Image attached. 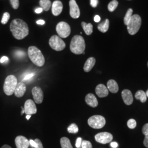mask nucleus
<instances>
[{
    "label": "nucleus",
    "instance_id": "obj_1",
    "mask_svg": "<svg viewBox=\"0 0 148 148\" xmlns=\"http://www.w3.org/2000/svg\"><path fill=\"white\" fill-rule=\"evenodd\" d=\"M10 30L14 37L19 40L27 37L29 33L27 24L21 19H16L12 21Z\"/></svg>",
    "mask_w": 148,
    "mask_h": 148
},
{
    "label": "nucleus",
    "instance_id": "obj_2",
    "mask_svg": "<svg viewBox=\"0 0 148 148\" xmlns=\"http://www.w3.org/2000/svg\"><path fill=\"white\" fill-rule=\"evenodd\" d=\"M28 56L32 62L37 66L44 65L45 59L42 52L35 46H30L28 48Z\"/></svg>",
    "mask_w": 148,
    "mask_h": 148
},
{
    "label": "nucleus",
    "instance_id": "obj_3",
    "mask_svg": "<svg viewBox=\"0 0 148 148\" xmlns=\"http://www.w3.org/2000/svg\"><path fill=\"white\" fill-rule=\"evenodd\" d=\"M86 44L84 38L80 35H75L73 37L70 45V49L72 53L75 54H81L85 52Z\"/></svg>",
    "mask_w": 148,
    "mask_h": 148
},
{
    "label": "nucleus",
    "instance_id": "obj_4",
    "mask_svg": "<svg viewBox=\"0 0 148 148\" xmlns=\"http://www.w3.org/2000/svg\"><path fill=\"white\" fill-rule=\"evenodd\" d=\"M18 80L14 75H11L5 78L3 85V91L7 95H12L16 90Z\"/></svg>",
    "mask_w": 148,
    "mask_h": 148
},
{
    "label": "nucleus",
    "instance_id": "obj_5",
    "mask_svg": "<svg viewBox=\"0 0 148 148\" xmlns=\"http://www.w3.org/2000/svg\"><path fill=\"white\" fill-rule=\"evenodd\" d=\"M142 24V19L140 16L138 14H134L132 16L131 20L128 23L127 26L128 33L134 35L139 31Z\"/></svg>",
    "mask_w": 148,
    "mask_h": 148
},
{
    "label": "nucleus",
    "instance_id": "obj_6",
    "mask_svg": "<svg viewBox=\"0 0 148 148\" xmlns=\"http://www.w3.org/2000/svg\"><path fill=\"white\" fill-rule=\"evenodd\" d=\"M106 119L101 115H94L88 120V124L90 127L95 129H100L106 125Z\"/></svg>",
    "mask_w": 148,
    "mask_h": 148
},
{
    "label": "nucleus",
    "instance_id": "obj_7",
    "mask_svg": "<svg viewBox=\"0 0 148 148\" xmlns=\"http://www.w3.org/2000/svg\"><path fill=\"white\" fill-rule=\"evenodd\" d=\"M49 45L51 47L56 51H63L66 46L63 40L57 35H53L50 38Z\"/></svg>",
    "mask_w": 148,
    "mask_h": 148
},
{
    "label": "nucleus",
    "instance_id": "obj_8",
    "mask_svg": "<svg viewBox=\"0 0 148 148\" xmlns=\"http://www.w3.org/2000/svg\"><path fill=\"white\" fill-rule=\"evenodd\" d=\"M56 31L59 37L66 38L70 35L71 28L67 23L61 21L57 24L56 27Z\"/></svg>",
    "mask_w": 148,
    "mask_h": 148
},
{
    "label": "nucleus",
    "instance_id": "obj_9",
    "mask_svg": "<svg viewBox=\"0 0 148 148\" xmlns=\"http://www.w3.org/2000/svg\"><path fill=\"white\" fill-rule=\"evenodd\" d=\"M113 139V136L109 132H101L97 134L95 136V140L101 144H107L110 143Z\"/></svg>",
    "mask_w": 148,
    "mask_h": 148
},
{
    "label": "nucleus",
    "instance_id": "obj_10",
    "mask_svg": "<svg viewBox=\"0 0 148 148\" xmlns=\"http://www.w3.org/2000/svg\"><path fill=\"white\" fill-rule=\"evenodd\" d=\"M70 15L74 19L79 18L80 16V11L75 0H70L69 1Z\"/></svg>",
    "mask_w": 148,
    "mask_h": 148
},
{
    "label": "nucleus",
    "instance_id": "obj_11",
    "mask_svg": "<svg viewBox=\"0 0 148 148\" xmlns=\"http://www.w3.org/2000/svg\"><path fill=\"white\" fill-rule=\"evenodd\" d=\"M24 110L25 113L27 115H32L35 114L37 112V108L34 101L32 99L27 100L24 104Z\"/></svg>",
    "mask_w": 148,
    "mask_h": 148
},
{
    "label": "nucleus",
    "instance_id": "obj_12",
    "mask_svg": "<svg viewBox=\"0 0 148 148\" xmlns=\"http://www.w3.org/2000/svg\"><path fill=\"white\" fill-rule=\"evenodd\" d=\"M32 94L34 101L37 104H41L43 100V92L42 89L39 87H34L32 89Z\"/></svg>",
    "mask_w": 148,
    "mask_h": 148
},
{
    "label": "nucleus",
    "instance_id": "obj_13",
    "mask_svg": "<svg viewBox=\"0 0 148 148\" xmlns=\"http://www.w3.org/2000/svg\"><path fill=\"white\" fill-rule=\"evenodd\" d=\"M15 143L16 148H28L30 144L27 138L22 136H19L16 138Z\"/></svg>",
    "mask_w": 148,
    "mask_h": 148
},
{
    "label": "nucleus",
    "instance_id": "obj_14",
    "mask_svg": "<svg viewBox=\"0 0 148 148\" xmlns=\"http://www.w3.org/2000/svg\"><path fill=\"white\" fill-rule=\"evenodd\" d=\"M63 8V5L60 1L56 0L53 2L52 5V12L54 16H58L61 14Z\"/></svg>",
    "mask_w": 148,
    "mask_h": 148
},
{
    "label": "nucleus",
    "instance_id": "obj_15",
    "mask_svg": "<svg viewBox=\"0 0 148 148\" xmlns=\"http://www.w3.org/2000/svg\"><path fill=\"white\" fill-rule=\"evenodd\" d=\"M122 98L124 103L127 105L130 106L133 103V98L132 92L128 90H124L121 93Z\"/></svg>",
    "mask_w": 148,
    "mask_h": 148
},
{
    "label": "nucleus",
    "instance_id": "obj_16",
    "mask_svg": "<svg viewBox=\"0 0 148 148\" xmlns=\"http://www.w3.org/2000/svg\"><path fill=\"white\" fill-rule=\"evenodd\" d=\"M95 93L100 98H103L109 95V90L105 85L99 84L95 88Z\"/></svg>",
    "mask_w": 148,
    "mask_h": 148
},
{
    "label": "nucleus",
    "instance_id": "obj_17",
    "mask_svg": "<svg viewBox=\"0 0 148 148\" xmlns=\"http://www.w3.org/2000/svg\"><path fill=\"white\" fill-rule=\"evenodd\" d=\"M26 90H27V87L25 84L23 82H21L16 85V90L14 93L15 94V95L16 97L21 98L24 95L26 92Z\"/></svg>",
    "mask_w": 148,
    "mask_h": 148
},
{
    "label": "nucleus",
    "instance_id": "obj_18",
    "mask_svg": "<svg viewBox=\"0 0 148 148\" xmlns=\"http://www.w3.org/2000/svg\"><path fill=\"white\" fill-rule=\"evenodd\" d=\"M85 101L88 106L95 108L98 105V101L96 98L95 95L92 93H89L85 97Z\"/></svg>",
    "mask_w": 148,
    "mask_h": 148
},
{
    "label": "nucleus",
    "instance_id": "obj_19",
    "mask_svg": "<svg viewBox=\"0 0 148 148\" xmlns=\"http://www.w3.org/2000/svg\"><path fill=\"white\" fill-rule=\"evenodd\" d=\"M95 64V59L94 57H90L85 62L84 70L85 72L88 73L93 68Z\"/></svg>",
    "mask_w": 148,
    "mask_h": 148
},
{
    "label": "nucleus",
    "instance_id": "obj_20",
    "mask_svg": "<svg viewBox=\"0 0 148 148\" xmlns=\"http://www.w3.org/2000/svg\"><path fill=\"white\" fill-rule=\"evenodd\" d=\"M107 88L111 93H116L119 90V86L116 82L114 79H110L107 82Z\"/></svg>",
    "mask_w": 148,
    "mask_h": 148
},
{
    "label": "nucleus",
    "instance_id": "obj_21",
    "mask_svg": "<svg viewBox=\"0 0 148 148\" xmlns=\"http://www.w3.org/2000/svg\"><path fill=\"white\" fill-rule=\"evenodd\" d=\"M82 27L84 30L86 34L87 35H90L92 34L93 32V25L92 24L88 23L87 24L85 22H82L81 23Z\"/></svg>",
    "mask_w": 148,
    "mask_h": 148
},
{
    "label": "nucleus",
    "instance_id": "obj_22",
    "mask_svg": "<svg viewBox=\"0 0 148 148\" xmlns=\"http://www.w3.org/2000/svg\"><path fill=\"white\" fill-rule=\"evenodd\" d=\"M109 27V21L106 19L105 21L102 22L98 25V29L100 32L104 33L108 30Z\"/></svg>",
    "mask_w": 148,
    "mask_h": 148
},
{
    "label": "nucleus",
    "instance_id": "obj_23",
    "mask_svg": "<svg viewBox=\"0 0 148 148\" xmlns=\"http://www.w3.org/2000/svg\"><path fill=\"white\" fill-rule=\"evenodd\" d=\"M135 98L138 100H140L142 103H145L147 99L145 92L142 90H139L136 93Z\"/></svg>",
    "mask_w": 148,
    "mask_h": 148
},
{
    "label": "nucleus",
    "instance_id": "obj_24",
    "mask_svg": "<svg viewBox=\"0 0 148 148\" xmlns=\"http://www.w3.org/2000/svg\"><path fill=\"white\" fill-rule=\"evenodd\" d=\"M39 4L41 6V8L45 11H49L52 5V3L50 0H40Z\"/></svg>",
    "mask_w": 148,
    "mask_h": 148
},
{
    "label": "nucleus",
    "instance_id": "obj_25",
    "mask_svg": "<svg viewBox=\"0 0 148 148\" xmlns=\"http://www.w3.org/2000/svg\"><path fill=\"white\" fill-rule=\"evenodd\" d=\"M60 145L62 148H73L69 139L66 137H62L60 139Z\"/></svg>",
    "mask_w": 148,
    "mask_h": 148
},
{
    "label": "nucleus",
    "instance_id": "obj_26",
    "mask_svg": "<svg viewBox=\"0 0 148 148\" xmlns=\"http://www.w3.org/2000/svg\"><path fill=\"white\" fill-rule=\"evenodd\" d=\"M132 13H133V10L131 8H129L128 10V11L126 12V14L124 17V19H123V21H124V24L125 25H127L128 24V23H129L130 21L131 20L132 16Z\"/></svg>",
    "mask_w": 148,
    "mask_h": 148
},
{
    "label": "nucleus",
    "instance_id": "obj_27",
    "mask_svg": "<svg viewBox=\"0 0 148 148\" xmlns=\"http://www.w3.org/2000/svg\"><path fill=\"white\" fill-rule=\"evenodd\" d=\"M119 5V2H117L116 0H112L111 2L109 3L108 5V10L110 11V12H112L116 10L117 6Z\"/></svg>",
    "mask_w": 148,
    "mask_h": 148
},
{
    "label": "nucleus",
    "instance_id": "obj_28",
    "mask_svg": "<svg viewBox=\"0 0 148 148\" xmlns=\"http://www.w3.org/2000/svg\"><path fill=\"white\" fill-rule=\"evenodd\" d=\"M68 131L70 133H77L79 131V128L75 123H72L68 128Z\"/></svg>",
    "mask_w": 148,
    "mask_h": 148
},
{
    "label": "nucleus",
    "instance_id": "obj_29",
    "mask_svg": "<svg viewBox=\"0 0 148 148\" xmlns=\"http://www.w3.org/2000/svg\"><path fill=\"white\" fill-rule=\"evenodd\" d=\"M10 18V14L8 12H5L3 13V16H2V20H1V23L3 25L6 24L8 21H9Z\"/></svg>",
    "mask_w": 148,
    "mask_h": 148
},
{
    "label": "nucleus",
    "instance_id": "obj_30",
    "mask_svg": "<svg viewBox=\"0 0 148 148\" xmlns=\"http://www.w3.org/2000/svg\"><path fill=\"white\" fill-rule=\"evenodd\" d=\"M137 126V122L134 119H131L127 122V126L130 129H133Z\"/></svg>",
    "mask_w": 148,
    "mask_h": 148
},
{
    "label": "nucleus",
    "instance_id": "obj_31",
    "mask_svg": "<svg viewBox=\"0 0 148 148\" xmlns=\"http://www.w3.org/2000/svg\"><path fill=\"white\" fill-rule=\"evenodd\" d=\"M12 7L13 9L17 10L19 6V0H10Z\"/></svg>",
    "mask_w": 148,
    "mask_h": 148
},
{
    "label": "nucleus",
    "instance_id": "obj_32",
    "mask_svg": "<svg viewBox=\"0 0 148 148\" xmlns=\"http://www.w3.org/2000/svg\"><path fill=\"white\" fill-rule=\"evenodd\" d=\"M82 148H92V145L91 143L88 140H84L81 143Z\"/></svg>",
    "mask_w": 148,
    "mask_h": 148
},
{
    "label": "nucleus",
    "instance_id": "obj_33",
    "mask_svg": "<svg viewBox=\"0 0 148 148\" xmlns=\"http://www.w3.org/2000/svg\"><path fill=\"white\" fill-rule=\"evenodd\" d=\"M142 132L145 136L148 135V123L144 125L142 128Z\"/></svg>",
    "mask_w": 148,
    "mask_h": 148
},
{
    "label": "nucleus",
    "instance_id": "obj_34",
    "mask_svg": "<svg viewBox=\"0 0 148 148\" xmlns=\"http://www.w3.org/2000/svg\"><path fill=\"white\" fill-rule=\"evenodd\" d=\"M98 2H99L98 0H90V5L93 8H95V7H97Z\"/></svg>",
    "mask_w": 148,
    "mask_h": 148
},
{
    "label": "nucleus",
    "instance_id": "obj_35",
    "mask_svg": "<svg viewBox=\"0 0 148 148\" xmlns=\"http://www.w3.org/2000/svg\"><path fill=\"white\" fill-rule=\"evenodd\" d=\"M35 141L36 143H37V146H36V148H43L42 143L41 142V140H40V139H36L35 140Z\"/></svg>",
    "mask_w": 148,
    "mask_h": 148
},
{
    "label": "nucleus",
    "instance_id": "obj_36",
    "mask_svg": "<svg viewBox=\"0 0 148 148\" xmlns=\"http://www.w3.org/2000/svg\"><path fill=\"white\" fill-rule=\"evenodd\" d=\"M81 143H82V138L80 137L76 139V147L77 148H80Z\"/></svg>",
    "mask_w": 148,
    "mask_h": 148
},
{
    "label": "nucleus",
    "instance_id": "obj_37",
    "mask_svg": "<svg viewBox=\"0 0 148 148\" xmlns=\"http://www.w3.org/2000/svg\"><path fill=\"white\" fill-rule=\"evenodd\" d=\"M34 76V73H30V74H27V75L25 76V77L23 79V80L27 81V79H31Z\"/></svg>",
    "mask_w": 148,
    "mask_h": 148
},
{
    "label": "nucleus",
    "instance_id": "obj_38",
    "mask_svg": "<svg viewBox=\"0 0 148 148\" xmlns=\"http://www.w3.org/2000/svg\"><path fill=\"white\" fill-rule=\"evenodd\" d=\"M16 54L18 57H23L25 55V52L21 51H18L16 52Z\"/></svg>",
    "mask_w": 148,
    "mask_h": 148
},
{
    "label": "nucleus",
    "instance_id": "obj_39",
    "mask_svg": "<svg viewBox=\"0 0 148 148\" xmlns=\"http://www.w3.org/2000/svg\"><path fill=\"white\" fill-rule=\"evenodd\" d=\"M145 136V138H144L143 143H144V145H145V147L148 148V135Z\"/></svg>",
    "mask_w": 148,
    "mask_h": 148
},
{
    "label": "nucleus",
    "instance_id": "obj_40",
    "mask_svg": "<svg viewBox=\"0 0 148 148\" xmlns=\"http://www.w3.org/2000/svg\"><path fill=\"white\" fill-rule=\"evenodd\" d=\"M6 61H8V58L7 57H5V56H3L2 57L1 59H0V62L1 63H5Z\"/></svg>",
    "mask_w": 148,
    "mask_h": 148
},
{
    "label": "nucleus",
    "instance_id": "obj_41",
    "mask_svg": "<svg viewBox=\"0 0 148 148\" xmlns=\"http://www.w3.org/2000/svg\"><path fill=\"white\" fill-rule=\"evenodd\" d=\"M29 143L30 144V145H32V147H34V148H36V146H37V143L35 142V140H30L29 141Z\"/></svg>",
    "mask_w": 148,
    "mask_h": 148
},
{
    "label": "nucleus",
    "instance_id": "obj_42",
    "mask_svg": "<svg viewBox=\"0 0 148 148\" xmlns=\"http://www.w3.org/2000/svg\"><path fill=\"white\" fill-rule=\"evenodd\" d=\"M94 21L96 23H98L101 21V17L98 15H96L94 18Z\"/></svg>",
    "mask_w": 148,
    "mask_h": 148
},
{
    "label": "nucleus",
    "instance_id": "obj_43",
    "mask_svg": "<svg viewBox=\"0 0 148 148\" xmlns=\"http://www.w3.org/2000/svg\"><path fill=\"white\" fill-rule=\"evenodd\" d=\"M43 9L42 8L40 7V8H37L36 10H35V13H37V14H39V13H41V12H42Z\"/></svg>",
    "mask_w": 148,
    "mask_h": 148
},
{
    "label": "nucleus",
    "instance_id": "obj_44",
    "mask_svg": "<svg viewBox=\"0 0 148 148\" xmlns=\"http://www.w3.org/2000/svg\"><path fill=\"white\" fill-rule=\"evenodd\" d=\"M111 147L113 148H116L118 147V144L116 142H112L110 144Z\"/></svg>",
    "mask_w": 148,
    "mask_h": 148
},
{
    "label": "nucleus",
    "instance_id": "obj_45",
    "mask_svg": "<svg viewBox=\"0 0 148 148\" xmlns=\"http://www.w3.org/2000/svg\"><path fill=\"white\" fill-rule=\"evenodd\" d=\"M36 23L38 25H44L45 24V21L43 20H38L36 21Z\"/></svg>",
    "mask_w": 148,
    "mask_h": 148
},
{
    "label": "nucleus",
    "instance_id": "obj_46",
    "mask_svg": "<svg viewBox=\"0 0 148 148\" xmlns=\"http://www.w3.org/2000/svg\"><path fill=\"white\" fill-rule=\"evenodd\" d=\"M1 148H12L10 146V145H3L2 147Z\"/></svg>",
    "mask_w": 148,
    "mask_h": 148
},
{
    "label": "nucleus",
    "instance_id": "obj_47",
    "mask_svg": "<svg viewBox=\"0 0 148 148\" xmlns=\"http://www.w3.org/2000/svg\"><path fill=\"white\" fill-rule=\"evenodd\" d=\"M21 109H22V111H21V115H22L25 112V110H24V108L23 107H21Z\"/></svg>",
    "mask_w": 148,
    "mask_h": 148
},
{
    "label": "nucleus",
    "instance_id": "obj_48",
    "mask_svg": "<svg viewBox=\"0 0 148 148\" xmlns=\"http://www.w3.org/2000/svg\"><path fill=\"white\" fill-rule=\"evenodd\" d=\"M31 117V115H27L26 118H27V120H29V119Z\"/></svg>",
    "mask_w": 148,
    "mask_h": 148
},
{
    "label": "nucleus",
    "instance_id": "obj_49",
    "mask_svg": "<svg viewBox=\"0 0 148 148\" xmlns=\"http://www.w3.org/2000/svg\"><path fill=\"white\" fill-rule=\"evenodd\" d=\"M145 94H146V95H147V97H148V90H147V92H145Z\"/></svg>",
    "mask_w": 148,
    "mask_h": 148
},
{
    "label": "nucleus",
    "instance_id": "obj_50",
    "mask_svg": "<svg viewBox=\"0 0 148 148\" xmlns=\"http://www.w3.org/2000/svg\"></svg>",
    "mask_w": 148,
    "mask_h": 148
}]
</instances>
